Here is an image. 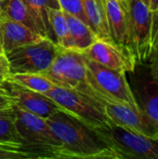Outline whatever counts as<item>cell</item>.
<instances>
[{
	"label": "cell",
	"instance_id": "5",
	"mask_svg": "<svg viewBox=\"0 0 158 159\" xmlns=\"http://www.w3.org/2000/svg\"><path fill=\"white\" fill-rule=\"evenodd\" d=\"M42 75L57 87L75 89L98 99L88 84L85 55L82 51L60 47L54 61Z\"/></svg>",
	"mask_w": 158,
	"mask_h": 159
},
{
	"label": "cell",
	"instance_id": "13",
	"mask_svg": "<svg viewBox=\"0 0 158 159\" xmlns=\"http://www.w3.org/2000/svg\"><path fill=\"white\" fill-rule=\"evenodd\" d=\"M83 53L89 60L120 73L132 71L136 65L114 43L102 39H97Z\"/></svg>",
	"mask_w": 158,
	"mask_h": 159
},
{
	"label": "cell",
	"instance_id": "1",
	"mask_svg": "<svg viewBox=\"0 0 158 159\" xmlns=\"http://www.w3.org/2000/svg\"><path fill=\"white\" fill-rule=\"evenodd\" d=\"M47 121L70 158L120 159L91 129L67 113L59 110Z\"/></svg>",
	"mask_w": 158,
	"mask_h": 159
},
{
	"label": "cell",
	"instance_id": "20",
	"mask_svg": "<svg viewBox=\"0 0 158 159\" xmlns=\"http://www.w3.org/2000/svg\"><path fill=\"white\" fill-rule=\"evenodd\" d=\"M0 143H25L16 127L14 105L0 110Z\"/></svg>",
	"mask_w": 158,
	"mask_h": 159
},
{
	"label": "cell",
	"instance_id": "21",
	"mask_svg": "<svg viewBox=\"0 0 158 159\" xmlns=\"http://www.w3.org/2000/svg\"><path fill=\"white\" fill-rule=\"evenodd\" d=\"M7 80L39 93L47 92L55 87V85L44 75L35 73L10 74Z\"/></svg>",
	"mask_w": 158,
	"mask_h": 159
},
{
	"label": "cell",
	"instance_id": "26",
	"mask_svg": "<svg viewBox=\"0 0 158 159\" xmlns=\"http://www.w3.org/2000/svg\"><path fill=\"white\" fill-rule=\"evenodd\" d=\"M146 63L148 65L151 76L158 83V52H152Z\"/></svg>",
	"mask_w": 158,
	"mask_h": 159
},
{
	"label": "cell",
	"instance_id": "25",
	"mask_svg": "<svg viewBox=\"0 0 158 159\" xmlns=\"http://www.w3.org/2000/svg\"><path fill=\"white\" fill-rule=\"evenodd\" d=\"M152 52H158V10L152 12Z\"/></svg>",
	"mask_w": 158,
	"mask_h": 159
},
{
	"label": "cell",
	"instance_id": "30",
	"mask_svg": "<svg viewBox=\"0 0 158 159\" xmlns=\"http://www.w3.org/2000/svg\"><path fill=\"white\" fill-rule=\"evenodd\" d=\"M0 52H3V48H2V44H1V38H0Z\"/></svg>",
	"mask_w": 158,
	"mask_h": 159
},
{
	"label": "cell",
	"instance_id": "23",
	"mask_svg": "<svg viewBox=\"0 0 158 159\" xmlns=\"http://www.w3.org/2000/svg\"><path fill=\"white\" fill-rule=\"evenodd\" d=\"M61 8L73 16H75L85 21L87 24V20L84 14V9H83V1L82 0H57Z\"/></svg>",
	"mask_w": 158,
	"mask_h": 159
},
{
	"label": "cell",
	"instance_id": "10",
	"mask_svg": "<svg viewBox=\"0 0 158 159\" xmlns=\"http://www.w3.org/2000/svg\"><path fill=\"white\" fill-rule=\"evenodd\" d=\"M127 2L137 61L146 62L152 54V11L143 0Z\"/></svg>",
	"mask_w": 158,
	"mask_h": 159
},
{
	"label": "cell",
	"instance_id": "16",
	"mask_svg": "<svg viewBox=\"0 0 158 159\" xmlns=\"http://www.w3.org/2000/svg\"><path fill=\"white\" fill-rule=\"evenodd\" d=\"M59 158L48 149L25 143H0V159Z\"/></svg>",
	"mask_w": 158,
	"mask_h": 159
},
{
	"label": "cell",
	"instance_id": "31",
	"mask_svg": "<svg viewBox=\"0 0 158 159\" xmlns=\"http://www.w3.org/2000/svg\"><path fill=\"white\" fill-rule=\"evenodd\" d=\"M119 2H122V3H127V0H117Z\"/></svg>",
	"mask_w": 158,
	"mask_h": 159
},
{
	"label": "cell",
	"instance_id": "19",
	"mask_svg": "<svg viewBox=\"0 0 158 159\" xmlns=\"http://www.w3.org/2000/svg\"><path fill=\"white\" fill-rule=\"evenodd\" d=\"M34 18L40 34L52 40L51 31L47 20L48 7H61L57 0H22Z\"/></svg>",
	"mask_w": 158,
	"mask_h": 159
},
{
	"label": "cell",
	"instance_id": "29",
	"mask_svg": "<svg viewBox=\"0 0 158 159\" xmlns=\"http://www.w3.org/2000/svg\"><path fill=\"white\" fill-rule=\"evenodd\" d=\"M3 7H4V0H0V14L3 13Z\"/></svg>",
	"mask_w": 158,
	"mask_h": 159
},
{
	"label": "cell",
	"instance_id": "22",
	"mask_svg": "<svg viewBox=\"0 0 158 159\" xmlns=\"http://www.w3.org/2000/svg\"><path fill=\"white\" fill-rule=\"evenodd\" d=\"M3 13L11 20L25 25L34 33L40 34L34 18L22 0H4Z\"/></svg>",
	"mask_w": 158,
	"mask_h": 159
},
{
	"label": "cell",
	"instance_id": "7",
	"mask_svg": "<svg viewBox=\"0 0 158 159\" xmlns=\"http://www.w3.org/2000/svg\"><path fill=\"white\" fill-rule=\"evenodd\" d=\"M14 109L16 113V127L25 143L48 149L56 153L59 158L70 159L46 118L16 106H14Z\"/></svg>",
	"mask_w": 158,
	"mask_h": 159
},
{
	"label": "cell",
	"instance_id": "12",
	"mask_svg": "<svg viewBox=\"0 0 158 159\" xmlns=\"http://www.w3.org/2000/svg\"><path fill=\"white\" fill-rule=\"evenodd\" d=\"M103 107L108 119L112 123L145 136L158 139V132L141 112L125 104L107 102H103Z\"/></svg>",
	"mask_w": 158,
	"mask_h": 159
},
{
	"label": "cell",
	"instance_id": "24",
	"mask_svg": "<svg viewBox=\"0 0 158 159\" xmlns=\"http://www.w3.org/2000/svg\"><path fill=\"white\" fill-rule=\"evenodd\" d=\"M12 106L13 102L5 86V80L0 78V110Z\"/></svg>",
	"mask_w": 158,
	"mask_h": 159
},
{
	"label": "cell",
	"instance_id": "28",
	"mask_svg": "<svg viewBox=\"0 0 158 159\" xmlns=\"http://www.w3.org/2000/svg\"><path fill=\"white\" fill-rule=\"evenodd\" d=\"M145 3L152 12L158 10V0H145Z\"/></svg>",
	"mask_w": 158,
	"mask_h": 159
},
{
	"label": "cell",
	"instance_id": "14",
	"mask_svg": "<svg viewBox=\"0 0 158 159\" xmlns=\"http://www.w3.org/2000/svg\"><path fill=\"white\" fill-rule=\"evenodd\" d=\"M0 38L3 52L5 54L13 49L35 43L45 38L34 33L25 25L8 18L6 14H0Z\"/></svg>",
	"mask_w": 158,
	"mask_h": 159
},
{
	"label": "cell",
	"instance_id": "32",
	"mask_svg": "<svg viewBox=\"0 0 158 159\" xmlns=\"http://www.w3.org/2000/svg\"><path fill=\"white\" fill-rule=\"evenodd\" d=\"M143 1H144V2H145V0H143Z\"/></svg>",
	"mask_w": 158,
	"mask_h": 159
},
{
	"label": "cell",
	"instance_id": "17",
	"mask_svg": "<svg viewBox=\"0 0 158 159\" xmlns=\"http://www.w3.org/2000/svg\"><path fill=\"white\" fill-rule=\"evenodd\" d=\"M47 13L52 41L61 48H74L64 11L61 7H48Z\"/></svg>",
	"mask_w": 158,
	"mask_h": 159
},
{
	"label": "cell",
	"instance_id": "27",
	"mask_svg": "<svg viewBox=\"0 0 158 159\" xmlns=\"http://www.w3.org/2000/svg\"><path fill=\"white\" fill-rule=\"evenodd\" d=\"M10 75L9 62L7 58V55L4 52H0V78L7 79Z\"/></svg>",
	"mask_w": 158,
	"mask_h": 159
},
{
	"label": "cell",
	"instance_id": "15",
	"mask_svg": "<svg viewBox=\"0 0 158 159\" xmlns=\"http://www.w3.org/2000/svg\"><path fill=\"white\" fill-rule=\"evenodd\" d=\"M84 14L87 22L98 39L112 42L108 20L105 0H82Z\"/></svg>",
	"mask_w": 158,
	"mask_h": 159
},
{
	"label": "cell",
	"instance_id": "9",
	"mask_svg": "<svg viewBox=\"0 0 158 159\" xmlns=\"http://www.w3.org/2000/svg\"><path fill=\"white\" fill-rule=\"evenodd\" d=\"M105 5L108 27L113 43L133 64H136L138 61L132 39L128 2L105 0Z\"/></svg>",
	"mask_w": 158,
	"mask_h": 159
},
{
	"label": "cell",
	"instance_id": "8",
	"mask_svg": "<svg viewBox=\"0 0 158 159\" xmlns=\"http://www.w3.org/2000/svg\"><path fill=\"white\" fill-rule=\"evenodd\" d=\"M127 78L141 113L158 132V83L150 75L146 62H137Z\"/></svg>",
	"mask_w": 158,
	"mask_h": 159
},
{
	"label": "cell",
	"instance_id": "18",
	"mask_svg": "<svg viewBox=\"0 0 158 159\" xmlns=\"http://www.w3.org/2000/svg\"><path fill=\"white\" fill-rule=\"evenodd\" d=\"M64 13L74 48L83 52L88 47H90L98 38L85 21L75 16H73L66 12Z\"/></svg>",
	"mask_w": 158,
	"mask_h": 159
},
{
	"label": "cell",
	"instance_id": "2",
	"mask_svg": "<svg viewBox=\"0 0 158 159\" xmlns=\"http://www.w3.org/2000/svg\"><path fill=\"white\" fill-rule=\"evenodd\" d=\"M85 61L88 84L99 100L125 104L141 112L127 78V73H120L102 66L86 56Z\"/></svg>",
	"mask_w": 158,
	"mask_h": 159
},
{
	"label": "cell",
	"instance_id": "11",
	"mask_svg": "<svg viewBox=\"0 0 158 159\" xmlns=\"http://www.w3.org/2000/svg\"><path fill=\"white\" fill-rule=\"evenodd\" d=\"M5 86L9 93L13 105L43 118H48L61 108L43 93L35 92L22 86L5 79Z\"/></svg>",
	"mask_w": 158,
	"mask_h": 159
},
{
	"label": "cell",
	"instance_id": "6",
	"mask_svg": "<svg viewBox=\"0 0 158 159\" xmlns=\"http://www.w3.org/2000/svg\"><path fill=\"white\" fill-rule=\"evenodd\" d=\"M60 46L48 38L25 45L7 53L10 74H42L52 63Z\"/></svg>",
	"mask_w": 158,
	"mask_h": 159
},
{
	"label": "cell",
	"instance_id": "3",
	"mask_svg": "<svg viewBox=\"0 0 158 159\" xmlns=\"http://www.w3.org/2000/svg\"><path fill=\"white\" fill-rule=\"evenodd\" d=\"M92 130L120 159H158V139L125 129L111 121Z\"/></svg>",
	"mask_w": 158,
	"mask_h": 159
},
{
	"label": "cell",
	"instance_id": "4",
	"mask_svg": "<svg viewBox=\"0 0 158 159\" xmlns=\"http://www.w3.org/2000/svg\"><path fill=\"white\" fill-rule=\"evenodd\" d=\"M43 94L53 101L61 111L74 116L91 129L110 122L104 112L103 102L93 96L57 86Z\"/></svg>",
	"mask_w": 158,
	"mask_h": 159
}]
</instances>
